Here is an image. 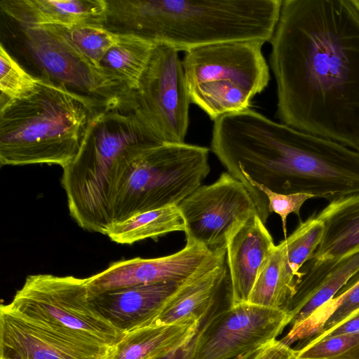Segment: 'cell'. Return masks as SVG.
<instances>
[{
  "label": "cell",
  "mask_w": 359,
  "mask_h": 359,
  "mask_svg": "<svg viewBox=\"0 0 359 359\" xmlns=\"http://www.w3.org/2000/svg\"><path fill=\"white\" fill-rule=\"evenodd\" d=\"M276 114L359 151V13L351 0H283L269 41Z\"/></svg>",
  "instance_id": "6da1fadb"
},
{
  "label": "cell",
  "mask_w": 359,
  "mask_h": 359,
  "mask_svg": "<svg viewBox=\"0 0 359 359\" xmlns=\"http://www.w3.org/2000/svg\"><path fill=\"white\" fill-rule=\"evenodd\" d=\"M102 25L180 51L219 43L270 41L283 0H105Z\"/></svg>",
  "instance_id": "7a4b0ae2"
},
{
  "label": "cell",
  "mask_w": 359,
  "mask_h": 359,
  "mask_svg": "<svg viewBox=\"0 0 359 359\" xmlns=\"http://www.w3.org/2000/svg\"><path fill=\"white\" fill-rule=\"evenodd\" d=\"M101 107L92 100L41 78L26 97L0 111L1 165H68L79 154Z\"/></svg>",
  "instance_id": "3957f363"
},
{
  "label": "cell",
  "mask_w": 359,
  "mask_h": 359,
  "mask_svg": "<svg viewBox=\"0 0 359 359\" xmlns=\"http://www.w3.org/2000/svg\"><path fill=\"white\" fill-rule=\"evenodd\" d=\"M255 168L261 184L279 194L330 202L359 193V151L281 123L258 144Z\"/></svg>",
  "instance_id": "277c9868"
},
{
  "label": "cell",
  "mask_w": 359,
  "mask_h": 359,
  "mask_svg": "<svg viewBox=\"0 0 359 359\" xmlns=\"http://www.w3.org/2000/svg\"><path fill=\"white\" fill-rule=\"evenodd\" d=\"M159 142L130 106L122 103L97 111L61 180L69 214L81 228L107 235L111 226L107 191L113 165L133 147Z\"/></svg>",
  "instance_id": "5b68a950"
},
{
  "label": "cell",
  "mask_w": 359,
  "mask_h": 359,
  "mask_svg": "<svg viewBox=\"0 0 359 359\" xmlns=\"http://www.w3.org/2000/svg\"><path fill=\"white\" fill-rule=\"evenodd\" d=\"M208 148L185 142L130 149L109 175L111 226L144 212L177 206L208 175Z\"/></svg>",
  "instance_id": "8992f818"
},
{
  "label": "cell",
  "mask_w": 359,
  "mask_h": 359,
  "mask_svg": "<svg viewBox=\"0 0 359 359\" xmlns=\"http://www.w3.org/2000/svg\"><path fill=\"white\" fill-rule=\"evenodd\" d=\"M264 43L238 41L184 52L182 65L191 103L214 121L250 108L270 80Z\"/></svg>",
  "instance_id": "52a82bcc"
},
{
  "label": "cell",
  "mask_w": 359,
  "mask_h": 359,
  "mask_svg": "<svg viewBox=\"0 0 359 359\" xmlns=\"http://www.w3.org/2000/svg\"><path fill=\"white\" fill-rule=\"evenodd\" d=\"M8 305L32 320L113 348L125 334L95 307L86 278L29 275Z\"/></svg>",
  "instance_id": "ba28073f"
},
{
  "label": "cell",
  "mask_w": 359,
  "mask_h": 359,
  "mask_svg": "<svg viewBox=\"0 0 359 359\" xmlns=\"http://www.w3.org/2000/svg\"><path fill=\"white\" fill-rule=\"evenodd\" d=\"M139 118L163 144H182L191 103L180 51L155 43L138 88L129 97Z\"/></svg>",
  "instance_id": "9c48e42d"
},
{
  "label": "cell",
  "mask_w": 359,
  "mask_h": 359,
  "mask_svg": "<svg viewBox=\"0 0 359 359\" xmlns=\"http://www.w3.org/2000/svg\"><path fill=\"white\" fill-rule=\"evenodd\" d=\"M177 208L184 222L187 243L217 252L226 250L230 236L257 213L245 185L228 172L208 185H201Z\"/></svg>",
  "instance_id": "30bf717a"
},
{
  "label": "cell",
  "mask_w": 359,
  "mask_h": 359,
  "mask_svg": "<svg viewBox=\"0 0 359 359\" xmlns=\"http://www.w3.org/2000/svg\"><path fill=\"white\" fill-rule=\"evenodd\" d=\"M286 310L250 303L229 306L210 317L184 359H236L276 339L290 324Z\"/></svg>",
  "instance_id": "8fae6325"
},
{
  "label": "cell",
  "mask_w": 359,
  "mask_h": 359,
  "mask_svg": "<svg viewBox=\"0 0 359 359\" xmlns=\"http://www.w3.org/2000/svg\"><path fill=\"white\" fill-rule=\"evenodd\" d=\"M27 50L46 79L86 97L101 108L126 100L129 94L108 79L53 25L20 27Z\"/></svg>",
  "instance_id": "7c38bea8"
},
{
  "label": "cell",
  "mask_w": 359,
  "mask_h": 359,
  "mask_svg": "<svg viewBox=\"0 0 359 359\" xmlns=\"http://www.w3.org/2000/svg\"><path fill=\"white\" fill-rule=\"evenodd\" d=\"M115 348V347H114ZM114 348L0 307V359H110Z\"/></svg>",
  "instance_id": "4fadbf2b"
},
{
  "label": "cell",
  "mask_w": 359,
  "mask_h": 359,
  "mask_svg": "<svg viewBox=\"0 0 359 359\" xmlns=\"http://www.w3.org/2000/svg\"><path fill=\"white\" fill-rule=\"evenodd\" d=\"M226 250L213 252L192 243L180 251L156 257H135L112 263L86 278L89 296L137 285L185 280L209 264L226 257Z\"/></svg>",
  "instance_id": "5bb4252c"
},
{
  "label": "cell",
  "mask_w": 359,
  "mask_h": 359,
  "mask_svg": "<svg viewBox=\"0 0 359 359\" xmlns=\"http://www.w3.org/2000/svg\"><path fill=\"white\" fill-rule=\"evenodd\" d=\"M289 309L291 329L280 340L290 346L318 312L359 271V251L337 261L309 260Z\"/></svg>",
  "instance_id": "9a60e30c"
},
{
  "label": "cell",
  "mask_w": 359,
  "mask_h": 359,
  "mask_svg": "<svg viewBox=\"0 0 359 359\" xmlns=\"http://www.w3.org/2000/svg\"><path fill=\"white\" fill-rule=\"evenodd\" d=\"M228 295H231V287L225 257L186 280L145 325L187 320L201 323L220 298Z\"/></svg>",
  "instance_id": "2e32d148"
},
{
  "label": "cell",
  "mask_w": 359,
  "mask_h": 359,
  "mask_svg": "<svg viewBox=\"0 0 359 359\" xmlns=\"http://www.w3.org/2000/svg\"><path fill=\"white\" fill-rule=\"evenodd\" d=\"M275 245L258 214L230 236L226 248L231 287L230 306L248 302L259 270Z\"/></svg>",
  "instance_id": "e0dca14e"
},
{
  "label": "cell",
  "mask_w": 359,
  "mask_h": 359,
  "mask_svg": "<svg viewBox=\"0 0 359 359\" xmlns=\"http://www.w3.org/2000/svg\"><path fill=\"white\" fill-rule=\"evenodd\" d=\"M185 280L137 285L90 298L101 314L126 333L147 325Z\"/></svg>",
  "instance_id": "ac0fdd59"
},
{
  "label": "cell",
  "mask_w": 359,
  "mask_h": 359,
  "mask_svg": "<svg viewBox=\"0 0 359 359\" xmlns=\"http://www.w3.org/2000/svg\"><path fill=\"white\" fill-rule=\"evenodd\" d=\"M0 8L20 27L101 25L105 0H1Z\"/></svg>",
  "instance_id": "d6986e66"
},
{
  "label": "cell",
  "mask_w": 359,
  "mask_h": 359,
  "mask_svg": "<svg viewBox=\"0 0 359 359\" xmlns=\"http://www.w3.org/2000/svg\"><path fill=\"white\" fill-rule=\"evenodd\" d=\"M316 217L324 225L312 261H337L359 251V193L330 201Z\"/></svg>",
  "instance_id": "ffe728a7"
},
{
  "label": "cell",
  "mask_w": 359,
  "mask_h": 359,
  "mask_svg": "<svg viewBox=\"0 0 359 359\" xmlns=\"http://www.w3.org/2000/svg\"><path fill=\"white\" fill-rule=\"evenodd\" d=\"M196 320L140 326L124 334L110 359H160L190 344L201 327Z\"/></svg>",
  "instance_id": "44dd1931"
},
{
  "label": "cell",
  "mask_w": 359,
  "mask_h": 359,
  "mask_svg": "<svg viewBox=\"0 0 359 359\" xmlns=\"http://www.w3.org/2000/svg\"><path fill=\"white\" fill-rule=\"evenodd\" d=\"M155 43L132 34H116L114 43L102 58L99 68L110 81L130 95L140 85Z\"/></svg>",
  "instance_id": "7402d4cb"
},
{
  "label": "cell",
  "mask_w": 359,
  "mask_h": 359,
  "mask_svg": "<svg viewBox=\"0 0 359 359\" xmlns=\"http://www.w3.org/2000/svg\"><path fill=\"white\" fill-rule=\"evenodd\" d=\"M298 280L290 269L281 242L264 261L250 294L248 303L287 311Z\"/></svg>",
  "instance_id": "603a6c76"
},
{
  "label": "cell",
  "mask_w": 359,
  "mask_h": 359,
  "mask_svg": "<svg viewBox=\"0 0 359 359\" xmlns=\"http://www.w3.org/2000/svg\"><path fill=\"white\" fill-rule=\"evenodd\" d=\"M185 226L177 206H169L137 214L113 224L107 236L119 244L131 245L174 231H184Z\"/></svg>",
  "instance_id": "cb8c5ba5"
},
{
  "label": "cell",
  "mask_w": 359,
  "mask_h": 359,
  "mask_svg": "<svg viewBox=\"0 0 359 359\" xmlns=\"http://www.w3.org/2000/svg\"><path fill=\"white\" fill-rule=\"evenodd\" d=\"M323 232V223L313 213L306 220L300 222L295 230L281 241L290 269L298 282L303 276L302 266L313 257Z\"/></svg>",
  "instance_id": "d4e9b609"
},
{
  "label": "cell",
  "mask_w": 359,
  "mask_h": 359,
  "mask_svg": "<svg viewBox=\"0 0 359 359\" xmlns=\"http://www.w3.org/2000/svg\"><path fill=\"white\" fill-rule=\"evenodd\" d=\"M53 26L81 55L98 68L102 58L116 39V34L101 25Z\"/></svg>",
  "instance_id": "484cf974"
},
{
  "label": "cell",
  "mask_w": 359,
  "mask_h": 359,
  "mask_svg": "<svg viewBox=\"0 0 359 359\" xmlns=\"http://www.w3.org/2000/svg\"><path fill=\"white\" fill-rule=\"evenodd\" d=\"M40 81L41 79L27 73L1 43L0 90L1 97H4L6 100L4 104L29 95L37 88Z\"/></svg>",
  "instance_id": "4316f807"
},
{
  "label": "cell",
  "mask_w": 359,
  "mask_h": 359,
  "mask_svg": "<svg viewBox=\"0 0 359 359\" xmlns=\"http://www.w3.org/2000/svg\"><path fill=\"white\" fill-rule=\"evenodd\" d=\"M298 359H359V332L325 338L299 347Z\"/></svg>",
  "instance_id": "83f0119b"
},
{
  "label": "cell",
  "mask_w": 359,
  "mask_h": 359,
  "mask_svg": "<svg viewBox=\"0 0 359 359\" xmlns=\"http://www.w3.org/2000/svg\"><path fill=\"white\" fill-rule=\"evenodd\" d=\"M252 187L267 201L269 213L275 212L280 217L285 238H287V216L294 213L300 219V209L303 204L307 200L315 198L311 194L304 193L279 194L257 184Z\"/></svg>",
  "instance_id": "f1b7e54d"
},
{
  "label": "cell",
  "mask_w": 359,
  "mask_h": 359,
  "mask_svg": "<svg viewBox=\"0 0 359 359\" xmlns=\"http://www.w3.org/2000/svg\"><path fill=\"white\" fill-rule=\"evenodd\" d=\"M236 359H298L297 351L277 339Z\"/></svg>",
  "instance_id": "f546056e"
},
{
  "label": "cell",
  "mask_w": 359,
  "mask_h": 359,
  "mask_svg": "<svg viewBox=\"0 0 359 359\" xmlns=\"http://www.w3.org/2000/svg\"><path fill=\"white\" fill-rule=\"evenodd\" d=\"M358 332H359V310L349 316L347 318L331 330L321 334L309 337L304 339V342H302L299 344V347L318 341L325 338Z\"/></svg>",
  "instance_id": "4dcf8cb0"
},
{
  "label": "cell",
  "mask_w": 359,
  "mask_h": 359,
  "mask_svg": "<svg viewBox=\"0 0 359 359\" xmlns=\"http://www.w3.org/2000/svg\"><path fill=\"white\" fill-rule=\"evenodd\" d=\"M359 284V271L346 283V284L340 290L336 297L339 296L348 291L355 285Z\"/></svg>",
  "instance_id": "1f68e13d"
},
{
  "label": "cell",
  "mask_w": 359,
  "mask_h": 359,
  "mask_svg": "<svg viewBox=\"0 0 359 359\" xmlns=\"http://www.w3.org/2000/svg\"><path fill=\"white\" fill-rule=\"evenodd\" d=\"M190 344L160 359H184L189 351Z\"/></svg>",
  "instance_id": "d6a6232c"
},
{
  "label": "cell",
  "mask_w": 359,
  "mask_h": 359,
  "mask_svg": "<svg viewBox=\"0 0 359 359\" xmlns=\"http://www.w3.org/2000/svg\"><path fill=\"white\" fill-rule=\"evenodd\" d=\"M353 4L354 5L355 8H356L357 11L359 13V0H351Z\"/></svg>",
  "instance_id": "836d02e7"
},
{
  "label": "cell",
  "mask_w": 359,
  "mask_h": 359,
  "mask_svg": "<svg viewBox=\"0 0 359 359\" xmlns=\"http://www.w3.org/2000/svg\"></svg>",
  "instance_id": "e575fe53"
}]
</instances>
